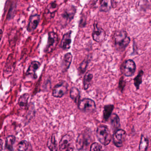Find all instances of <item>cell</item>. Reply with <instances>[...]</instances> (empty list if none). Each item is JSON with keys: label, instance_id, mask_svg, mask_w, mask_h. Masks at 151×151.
<instances>
[{"label": "cell", "instance_id": "1", "mask_svg": "<svg viewBox=\"0 0 151 151\" xmlns=\"http://www.w3.org/2000/svg\"><path fill=\"white\" fill-rule=\"evenodd\" d=\"M114 40L116 49L118 52H122L129 44L130 38L126 31L121 30L115 32Z\"/></svg>", "mask_w": 151, "mask_h": 151}, {"label": "cell", "instance_id": "2", "mask_svg": "<svg viewBox=\"0 0 151 151\" xmlns=\"http://www.w3.org/2000/svg\"><path fill=\"white\" fill-rule=\"evenodd\" d=\"M76 12V8L72 5L66 6L61 15L60 21L63 26H66L74 19Z\"/></svg>", "mask_w": 151, "mask_h": 151}, {"label": "cell", "instance_id": "3", "mask_svg": "<svg viewBox=\"0 0 151 151\" xmlns=\"http://www.w3.org/2000/svg\"><path fill=\"white\" fill-rule=\"evenodd\" d=\"M96 135L100 143L104 145H107L112 140L110 131L107 127L104 125H101L97 128Z\"/></svg>", "mask_w": 151, "mask_h": 151}, {"label": "cell", "instance_id": "4", "mask_svg": "<svg viewBox=\"0 0 151 151\" xmlns=\"http://www.w3.org/2000/svg\"><path fill=\"white\" fill-rule=\"evenodd\" d=\"M136 65L132 60H128L122 64L121 70L125 76L129 77L133 76L136 71Z\"/></svg>", "mask_w": 151, "mask_h": 151}, {"label": "cell", "instance_id": "5", "mask_svg": "<svg viewBox=\"0 0 151 151\" xmlns=\"http://www.w3.org/2000/svg\"><path fill=\"white\" fill-rule=\"evenodd\" d=\"M59 43V37L58 35L53 32H51L48 33V41L45 52L47 53L52 52L55 50Z\"/></svg>", "mask_w": 151, "mask_h": 151}, {"label": "cell", "instance_id": "6", "mask_svg": "<svg viewBox=\"0 0 151 151\" xmlns=\"http://www.w3.org/2000/svg\"><path fill=\"white\" fill-rule=\"evenodd\" d=\"M81 111L86 112H93L96 109V104L94 101L90 99H84L78 104Z\"/></svg>", "mask_w": 151, "mask_h": 151}, {"label": "cell", "instance_id": "7", "mask_svg": "<svg viewBox=\"0 0 151 151\" xmlns=\"http://www.w3.org/2000/svg\"><path fill=\"white\" fill-rule=\"evenodd\" d=\"M106 37V33L104 30L99 27L97 22H94L92 32L93 40L98 43H101L105 40Z\"/></svg>", "mask_w": 151, "mask_h": 151}, {"label": "cell", "instance_id": "8", "mask_svg": "<svg viewBox=\"0 0 151 151\" xmlns=\"http://www.w3.org/2000/svg\"><path fill=\"white\" fill-rule=\"evenodd\" d=\"M126 137V133L123 129H117L115 131L112 137L113 143L117 147H121L123 145Z\"/></svg>", "mask_w": 151, "mask_h": 151}, {"label": "cell", "instance_id": "9", "mask_svg": "<svg viewBox=\"0 0 151 151\" xmlns=\"http://www.w3.org/2000/svg\"><path fill=\"white\" fill-rule=\"evenodd\" d=\"M68 84L66 81H63L55 85L52 91V95L55 98H61L68 91Z\"/></svg>", "mask_w": 151, "mask_h": 151}, {"label": "cell", "instance_id": "10", "mask_svg": "<svg viewBox=\"0 0 151 151\" xmlns=\"http://www.w3.org/2000/svg\"><path fill=\"white\" fill-rule=\"evenodd\" d=\"M71 34L72 31H70L63 35L60 45L61 48L63 50L68 51L70 48L72 41Z\"/></svg>", "mask_w": 151, "mask_h": 151}, {"label": "cell", "instance_id": "11", "mask_svg": "<svg viewBox=\"0 0 151 151\" xmlns=\"http://www.w3.org/2000/svg\"><path fill=\"white\" fill-rule=\"evenodd\" d=\"M40 20L39 15L35 14L30 17L29 24L27 27V30L29 32L33 31L38 25Z\"/></svg>", "mask_w": 151, "mask_h": 151}, {"label": "cell", "instance_id": "12", "mask_svg": "<svg viewBox=\"0 0 151 151\" xmlns=\"http://www.w3.org/2000/svg\"><path fill=\"white\" fill-rule=\"evenodd\" d=\"M72 142V138L69 134H66L62 138L59 144V149L60 151H63L68 149Z\"/></svg>", "mask_w": 151, "mask_h": 151}, {"label": "cell", "instance_id": "13", "mask_svg": "<svg viewBox=\"0 0 151 151\" xmlns=\"http://www.w3.org/2000/svg\"><path fill=\"white\" fill-rule=\"evenodd\" d=\"M40 64L39 62L34 61L31 63L26 72V76H32L34 78H37L36 71L40 67Z\"/></svg>", "mask_w": 151, "mask_h": 151}, {"label": "cell", "instance_id": "14", "mask_svg": "<svg viewBox=\"0 0 151 151\" xmlns=\"http://www.w3.org/2000/svg\"><path fill=\"white\" fill-rule=\"evenodd\" d=\"M88 139L83 133L78 135L76 141V146L78 150H82L85 146L87 145L88 144Z\"/></svg>", "mask_w": 151, "mask_h": 151}, {"label": "cell", "instance_id": "15", "mask_svg": "<svg viewBox=\"0 0 151 151\" xmlns=\"http://www.w3.org/2000/svg\"><path fill=\"white\" fill-rule=\"evenodd\" d=\"M72 58L73 57L71 53H68L64 55L62 66L63 72H65L69 68L72 62Z\"/></svg>", "mask_w": 151, "mask_h": 151}, {"label": "cell", "instance_id": "16", "mask_svg": "<svg viewBox=\"0 0 151 151\" xmlns=\"http://www.w3.org/2000/svg\"><path fill=\"white\" fill-rule=\"evenodd\" d=\"M32 146L29 142L26 140L21 141L17 145L16 151H32Z\"/></svg>", "mask_w": 151, "mask_h": 151}, {"label": "cell", "instance_id": "17", "mask_svg": "<svg viewBox=\"0 0 151 151\" xmlns=\"http://www.w3.org/2000/svg\"><path fill=\"white\" fill-rule=\"evenodd\" d=\"M93 78V75L90 71L85 75L83 79V85L85 90L89 89L91 84Z\"/></svg>", "mask_w": 151, "mask_h": 151}, {"label": "cell", "instance_id": "18", "mask_svg": "<svg viewBox=\"0 0 151 151\" xmlns=\"http://www.w3.org/2000/svg\"><path fill=\"white\" fill-rule=\"evenodd\" d=\"M70 98L76 104H78L80 101V94L79 90L76 87L71 88L70 92Z\"/></svg>", "mask_w": 151, "mask_h": 151}, {"label": "cell", "instance_id": "19", "mask_svg": "<svg viewBox=\"0 0 151 151\" xmlns=\"http://www.w3.org/2000/svg\"><path fill=\"white\" fill-rule=\"evenodd\" d=\"M113 1L109 0H104L101 1L99 10L101 12H108L110 11L113 7Z\"/></svg>", "mask_w": 151, "mask_h": 151}, {"label": "cell", "instance_id": "20", "mask_svg": "<svg viewBox=\"0 0 151 151\" xmlns=\"http://www.w3.org/2000/svg\"><path fill=\"white\" fill-rule=\"evenodd\" d=\"M16 137L13 135L8 136L6 139L5 147L9 151H14V145L15 143Z\"/></svg>", "mask_w": 151, "mask_h": 151}, {"label": "cell", "instance_id": "21", "mask_svg": "<svg viewBox=\"0 0 151 151\" xmlns=\"http://www.w3.org/2000/svg\"><path fill=\"white\" fill-rule=\"evenodd\" d=\"M29 95L26 93L22 95L18 100V104L19 106L22 109H25L27 108L28 105V100H29Z\"/></svg>", "mask_w": 151, "mask_h": 151}, {"label": "cell", "instance_id": "22", "mask_svg": "<svg viewBox=\"0 0 151 151\" xmlns=\"http://www.w3.org/2000/svg\"><path fill=\"white\" fill-rule=\"evenodd\" d=\"M47 146L50 151H57V143L54 134L49 138L47 142Z\"/></svg>", "mask_w": 151, "mask_h": 151}, {"label": "cell", "instance_id": "23", "mask_svg": "<svg viewBox=\"0 0 151 151\" xmlns=\"http://www.w3.org/2000/svg\"><path fill=\"white\" fill-rule=\"evenodd\" d=\"M110 124L113 129L117 130L120 127V119L116 114H113L110 116Z\"/></svg>", "mask_w": 151, "mask_h": 151}, {"label": "cell", "instance_id": "24", "mask_svg": "<svg viewBox=\"0 0 151 151\" xmlns=\"http://www.w3.org/2000/svg\"><path fill=\"white\" fill-rule=\"evenodd\" d=\"M114 109V106L113 105H107L104 106L103 110V119L105 121H107L109 117L111 116Z\"/></svg>", "mask_w": 151, "mask_h": 151}, {"label": "cell", "instance_id": "25", "mask_svg": "<svg viewBox=\"0 0 151 151\" xmlns=\"http://www.w3.org/2000/svg\"><path fill=\"white\" fill-rule=\"evenodd\" d=\"M58 9V5L57 1H55L51 2L48 5L47 8V14H49L51 16H54L55 14Z\"/></svg>", "mask_w": 151, "mask_h": 151}, {"label": "cell", "instance_id": "26", "mask_svg": "<svg viewBox=\"0 0 151 151\" xmlns=\"http://www.w3.org/2000/svg\"><path fill=\"white\" fill-rule=\"evenodd\" d=\"M90 57L88 56L86 59H85L82 63L80 64V66L78 69V73L79 75H82L85 72L87 68V66H88V63L90 62Z\"/></svg>", "mask_w": 151, "mask_h": 151}, {"label": "cell", "instance_id": "27", "mask_svg": "<svg viewBox=\"0 0 151 151\" xmlns=\"http://www.w3.org/2000/svg\"><path fill=\"white\" fill-rule=\"evenodd\" d=\"M144 75V71L140 70L137 76L134 78V84L137 90L139 89L140 84L142 83V77Z\"/></svg>", "mask_w": 151, "mask_h": 151}, {"label": "cell", "instance_id": "28", "mask_svg": "<svg viewBox=\"0 0 151 151\" xmlns=\"http://www.w3.org/2000/svg\"><path fill=\"white\" fill-rule=\"evenodd\" d=\"M149 141L148 139L144 136H141L140 143L139 145V151H146L148 147Z\"/></svg>", "mask_w": 151, "mask_h": 151}, {"label": "cell", "instance_id": "29", "mask_svg": "<svg viewBox=\"0 0 151 151\" xmlns=\"http://www.w3.org/2000/svg\"><path fill=\"white\" fill-rule=\"evenodd\" d=\"M148 1H139L137 3V8L139 10H144L148 9V7H150Z\"/></svg>", "mask_w": 151, "mask_h": 151}, {"label": "cell", "instance_id": "30", "mask_svg": "<svg viewBox=\"0 0 151 151\" xmlns=\"http://www.w3.org/2000/svg\"><path fill=\"white\" fill-rule=\"evenodd\" d=\"M102 151V147L99 143H95L92 144L91 145L90 151Z\"/></svg>", "mask_w": 151, "mask_h": 151}, {"label": "cell", "instance_id": "31", "mask_svg": "<svg viewBox=\"0 0 151 151\" xmlns=\"http://www.w3.org/2000/svg\"><path fill=\"white\" fill-rule=\"evenodd\" d=\"M123 78V77H122L120 78V80H119V86H118L119 89L122 92L123 91L125 86V81H124Z\"/></svg>", "mask_w": 151, "mask_h": 151}, {"label": "cell", "instance_id": "32", "mask_svg": "<svg viewBox=\"0 0 151 151\" xmlns=\"http://www.w3.org/2000/svg\"><path fill=\"white\" fill-rule=\"evenodd\" d=\"M10 38H9V42H10V44H13V42L14 43L15 40H16L17 37V32H15V31L14 30V31L11 32V33L10 35Z\"/></svg>", "mask_w": 151, "mask_h": 151}, {"label": "cell", "instance_id": "33", "mask_svg": "<svg viewBox=\"0 0 151 151\" xmlns=\"http://www.w3.org/2000/svg\"><path fill=\"white\" fill-rule=\"evenodd\" d=\"M3 141L2 139H0V151L3 150Z\"/></svg>", "mask_w": 151, "mask_h": 151}, {"label": "cell", "instance_id": "34", "mask_svg": "<svg viewBox=\"0 0 151 151\" xmlns=\"http://www.w3.org/2000/svg\"><path fill=\"white\" fill-rule=\"evenodd\" d=\"M2 34H3V32H2V30L0 29V41L1 40V38L2 37Z\"/></svg>", "mask_w": 151, "mask_h": 151}, {"label": "cell", "instance_id": "35", "mask_svg": "<svg viewBox=\"0 0 151 151\" xmlns=\"http://www.w3.org/2000/svg\"><path fill=\"white\" fill-rule=\"evenodd\" d=\"M66 151H74V149L72 147H68Z\"/></svg>", "mask_w": 151, "mask_h": 151}]
</instances>
